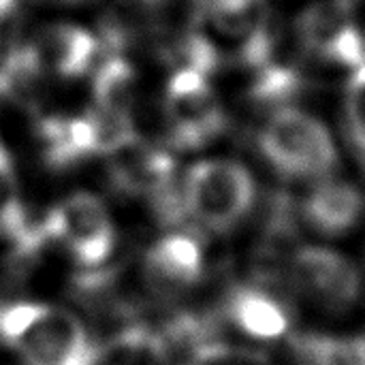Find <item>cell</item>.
I'll return each mask as SVG.
<instances>
[{"label": "cell", "mask_w": 365, "mask_h": 365, "mask_svg": "<svg viewBox=\"0 0 365 365\" xmlns=\"http://www.w3.org/2000/svg\"><path fill=\"white\" fill-rule=\"evenodd\" d=\"M338 130L297 105L263 113L252 130V165L297 190L340 173Z\"/></svg>", "instance_id": "6da1fadb"}, {"label": "cell", "mask_w": 365, "mask_h": 365, "mask_svg": "<svg viewBox=\"0 0 365 365\" xmlns=\"http://www.w3.org/2000/svg\"><path fill=\"white\" fill-rule=\"evenodd\" d=\"M261 182L255 165L233 156L195 160L182 178V205L203 235H231L255 218Z\"/></svg>", "instance_id": "7a4b0ae2"}, {"label": "cell", "mask_w": 365, "mask_h": 365, "mask_svg": "<svg viewBox=\"0 0 365 365\" xmlns=\"http://www.w3.org/2000/svg\"><path fill=\"white\" fill-rule=\"evenodd\" d=\"M284 289L297 308L323 314H349L365 306L361 261L334 244L306 240L289 252L282 269Z\"/></svg>", "instance_id": "3957f363"}, {"label": "cell", "mask_w": 365, "mask_h": 365, "mask_svg": "<svg viewBox=\"0 0 365 365\" xmlns=\"http://www.w3.org/2000/svg\"><path fill=\"white\" fill-rule=\"evenodd\" d=\"M0 338L28 365H88L92 359V346L79 319L43 302L4 306Z\"/></svg>", "instance_id": "277c9868"}, {"label": "cell", "mask_w": 365, "mask_h": 365, "mask_svg": "<svg viewBox=\"0 0 365 365\" xmlns=\"http://www.w3.org/2000/svg\"><path fill=\"white\" fill-rule=\"evenodd\" d=\"M291 34L293 47L306 58L304 68L342 81L365 64V28L342 0L304 6L295 13Z\"/></svg>", "instance_id": "5b68a950"}, {"label": "cell", "mask_w": 365, "mask_h": 365, "mask_svg": "<svg viewBox=\"0 0 365 365\" xmlns=\"http://www.w3.org/2000/svg\"><path fill=\"white\" fill-rule=\"evenodd\" d=\"M165 118L178 148L201 150L225 128V109L210 71L182 64L165 88Z\"/></svg>", "instance_id": "8992f818"}, {"label": "cell", "mask_w": 365, "mask_h": 365, "mask_svg": "<svg viewBox=\"0 0 365 365\" xmlns=\"http://www.w3.org/2000/svg\"><path fill=\"white\" fill-rule=\"evenodd\" d=\"M49 235L62 244L79 267H103L118 242L113 218L107 205L92 192L77 190L64 197L47 218Z\"/></svg>", "instance_id": "52a82bcc"}, {"label": "cell", "mask_w": 365, "mask_h": 365, "mask_svg": "<svg viewBox=\"0 0 365 365\" xmlns=\"http://www.w3.org/2000/svg\"><path fill=\"white\" fill-rule=\"evenodd\" d=\"M297 222L306 240L340 246L365 229V190L340 173L299 190Z\"/></svg>", "instance_id": "ba28073f"}, {"label": "cell", "mask_w": 365, "mask_h": 365, "mask_svg": "<svg viewBox=\"0 0 365 365\" xmlns=\"http://www.w3.org/2000/svg\"><path fill=\"white\" fill-rule=\"evenodd\" d=\"M297 310L282 282L269 284L263 280L235 284L225 304L231 329L250 344H274L291 338L297 325Z\"/></svg>", "instance_id": "9c48e42d"}, {"label": "cell", "mask_w": 365, "mask_h": 365, "mask_svg": "<svg viewBox=\"0 0 365 365\" xmlns=\"http://www.w3.org/2000/svg\"><path fill=\"white\" fill-rule=\"evenodd\" d=\"M148 269L167 291L197 287L207 269L205 235L201 231H171L154 242L148 252Z\"/></svg>", "instance_id": "30bf717a"}, {"label": "cell", "mask_w": 365, "mask_h": 365, "mask_svg": "<svg viewBox=\"0 0 365 365\" xmlns=\"http://www.w3.org/2000/svg\"><path fill=\"white\" fill-rule=\"evenodd\" d=\"M96 49V38L90 30L75 24H58L41 32L30 47V56L41 71L75 79L92 68Z\"/></svg>", "instance_id": "8fae6325"}, {"label": "cell", "mask_w": 365, "mask_h": 365, "mask_svg": "<svg viewBox=\"0 0 365 365\" xmlns=\"http://www.w3.org/2000/svg\"><path fill=\"white\" fill-rule=\"evenodd\" d=\"M195 13L205 38L237 47L269 28L272 0H195Z\"/></svg>", "instance_id": "7c38bea8"}, {"label": "cell", "mask_w": 365, "mask_h": 365, "mask_svg": "<svg viewBox=\"0 0 365 365\" xmlns=\"http://www.w3.org/2000/svg\"><path fill=\"white\" fill-rule=\"evenodd\" d=\"M92 111L126 130H135V101H137V79L133 66L122 58L105 60L94 75L92 83Z\"/></svg>", "instance_id": "4fadbf2b"}, {"label": "cell", "mask_w": 365, "mask_h": 365, "mask_svg": "<svg viewBox=\"0 0 365 365\" xmlns=\"http://www.w3.org/2000/svg\"><path fill=\"white\" fill-rule=\"evenodd\" d=\"M115 160V175L122 186L135 192H156L167 186L171 180V158L167 152L150 148L137 139H128L115 152H111Z\"/></svg>", "instance_id": "5bb4252c"}, {"label": "cell", "mask_w": 365, "mask_h": 365, "mask_svg": "<svg viewBox=\"0 0 365 365\" xmlns=\"http://www.w3.org/2000/svg\"><path fill=\"white\" fill-rule=\"evenodd\" d=\"M342 83V130L351 141H357L359 152L365 156V64L351 73Z\"/></svg>", "instance_id": "9a60e30c"}, {"label": "cell", "mask_w": 365, "mask_h": 365, "mask_svg": "<svg viewBox=\"0 0 365 365\" xmlns=\"http://www.w3.org/2000/svg\"><path fill=\"white\" fill-rule=\"evenodd\" d=\"M13 190V163L0 143V201H4Z\"/></svg>", "instance_id": "2e32d148"}, {"label": "cell", "mask_w": 365, "mask_h": 365, "mask_svg": "<svg viewBox=\"0 0 365 365\" xmlns=\"http://www.w3.org/2000/svg\"><path fill=\"white\" fill-rule=\"evenodd\" d=\"M342 2H346L349 6H353V4H355V2H359V0H342Z\"/></svg>", "instance_id": "e0dca14e"}, {"label": "cell", "mask_w": 365, "mask_h": 365, "mask_svg": "<svg viewBox=\"0 0 365 365\" xmlns=\"http://www.w3.org/2000/svg\"><path fill=\"white\" fill-rule=\"evenodd\" d=\"M361 267H364V272H365V257H364V261H361Z\"/></svg>", "instance_id": "ac0fdd59"}]
</instances>
